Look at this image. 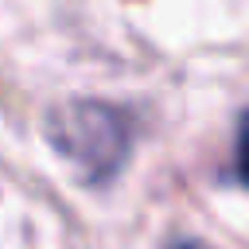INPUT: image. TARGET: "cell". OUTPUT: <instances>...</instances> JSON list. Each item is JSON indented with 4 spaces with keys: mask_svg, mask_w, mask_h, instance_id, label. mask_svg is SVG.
I'll return each instance as SVG.
<instances>
[{
    "mask_svg": "<svg viewBox=\"0 0 249 249\" xmlns=\"http://www.w3.org/2000/svg\"><path fill=\"white\" fill-rule=\"evenodd\" d=\"M233 175L241 187H249V113L241 117V128H237V144H233Z\"/></svg>",
    "mask_w": 249,
    "mask_h": 249,
    "instance_id": "2",
    "label": "cell"
},
{
    "mask_svg": "<svg viewBox=\"0 0 249 249\" xmlns=\"http://www.w3.org/2000/svg\"><path fill=\"white\" fill-rule=\"evenodd\" d=\"M47 140L78 167L89 187H105L121 175L132 144L128 117L97 97H66L47 113Z\"/></svg>",
    "mask_w": 249,
    "mask_h": 249,
    "instance_id": "1",
    "label": "cell"
}]
</instances>
